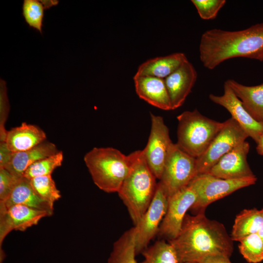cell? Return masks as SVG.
I'll return each mask as SVG.
<instances>
[{
    "instance_id": "cell-1",
    "label": "cell",
    "mask_w": 263,
    "mask_h": 263,
    "mask_svg": "<svg viewBox=\"0 0 263 263\" xmlns=\"http://www.w3.org/2000/svg\"><path fill=\"white\" fill-rule=\"evenodd\" d=\"M168 242L174 247L179 263H198L213 254L230 257L233 251V241L224 225L208 219L204 212L187 214L179 234Z\"/></svg>"
},
{
    "instance_id": "cell-2",
    "label": "cell",
    "mask_w": 263,
    "mask_h": 263,
    "mask_svg": "<svg viewBox=\"0 0 263 263\" xmlns=\"http://www.w3.org/2000/svg\"><path fill=\"white\" fill-rule=\"evenodd\" d=\"M200 59L203 66L213 70L235 57L263 61V22L238 31L211 29L202 35Z\"/></svg>"
},
{
    "instance_id": "cell-3",
    "label": "cell",
    "mask_w": 263,
    "mask_h": 263,
    "mask_svg": "<svg viewBox=\"0 0 263 263\" xmlns=\"http://www.w3.org/2000/svg\"><path fill=\"white\" fill-rule=\"evenodd\" d=\"M128 155L130 171L117 193L135 225L150 205L157 183L142 150H135Z\"/></svg>"
},
{
    "instance_id": "cell-4",
    "label": "cell",
    "mask_w": 263,
    "mask_h": 263,
    "mask_svg": "<svg viewBox=\"0 0 263 263\" xmlns=\"http://www.w3.org/2000/svg\"><path fill=\"white\" fill-rule=\"evenodd\" d=\"M94 184L107 193L118 192L130 169L129 155L112 147H95L84 157Z\"/></svg>"
},
{
    "instance_id": "cell-5",
    "label": "cell",
    "mask_w": 263,
    "mask_h": 263,
    "mask_svg": "<svg viewBox=\"0 0 263 263\" xmlns=\"http://www.w3.org/2000/svg\"><path fill=\"white\" fill-rule=\"evenodd\" d=\"M178 147L197 158L207 150L224 125L202 114L197 110L185 111L177 117Z\"/></svg>"
},
{
    "instance_id": "cell-6",
    "label": "cell",
    "mask_w": 263,
    "mask_h": 263,
    "mask_svg": "<svg viewBox=\"0 0 263 263\" xmlns=\"http://www.w3.org/2000/svg\"><path fill=\"white\" fill-rule=\"evenodd\" d=\"M256 176L239 179H224L208 173L197 175L189 183L195 191L197 199L191 208L198 213L204 212L212 202L235 191L254 185Z\"/></svg>"
},
{
    "instance_id": "cell-7",
    "label": "cell",
    "mask_w": 263,
    "mask_h": 263,
    "mask_svg": "<svg viewBox=\"0 0 263 263\" xmlns=\"http://www.w3.org/2000/svg\"><path fill=\"white\" fill-rule=\"evenodd\" d=\"M197 175L196 158L173 143L158 182L168 198L187 187Z\"/></svg>"
},
{
    "instance_id": "cell-8",
    "label": "cell",
    "mask_w": 263,
    "mask_h": 263,
    "mask_svg": "<svg viewBox=\"0 0 263 263\" xmlns=\"http://www.w3.org/2000/svg\"><path fill=\"white\" fill-rule=\"evenodd\" d=\"M248 137L240 125L232 117L224 122L222 129L206 151L196 158L197 174L207 173L225 154Z\"/></svg>"
},
{
    "instance_id": "cell-9",
    "label": "cell",
    "mask_w": 263,
    "mask_h": 263,
    "mask_svg": "<svg viewBox=\"0 0 263 263\" xmlns=\"http://www.w3.org/2000/svg\"><path fill=\"white\" fill-rule=\"evenodd\" d=\"M168 202V196L158 183L150 205L138 222L133 226L136 255L142 253L147 247L150 242L157 235L167 211Z\"/></svg>"
},
{
    "instance_id": "cell-10",
    "label": "cell",
    "mask_w": 263,
    "mask_h": 263,
    "mask_svg": "<svg viewBox=\"0 0 263 263\" xmlns=\"http://www.w3.org/2000/svg\"><path fill=\"white\" fill-rule=\"evenodd\" d=\"M151 127L148 141L142 150L146 162L156 179H160L173 144L163 118L150 113Z\"/></svg>"
},
{
    "instance_id": "cell-11",
    "label": "cell",
    "mask_w": 263,
    "mask_h": 263,
    "mask_svg": "<svg viewBox=\"0 0 263 263\" xmlns=\"http://www.w3.org/2000/svg\"><path fill=\"white\" fill-rule=\"evenodd\" d=\"M196 199V193L189 185L170 197L158 236L168 241L176 238L181 231L187 212L191 208Z\"/></svg>"
},
{
    "instance_id": "cell-12",
    "label": "cell",
    "mask_w": 263,
    "mask_h": 263,
    "mask_svg": "<svg viewBox=\"0 0 263 263\" xmlns=\"http://www.w3.org/2000/svg\"><path fill=\"white\" fill-rule=\"evenodd\" d=\"M224 90V94L221 95L210 94V100L226 109L248 137L257 143L263 132V123L257 121L249 114L226 82Z\"/></svg>"
},
{
    "instance_id": "cell-13",
    "label": "cell",
    "mask_w": 263,
    "mask_h": 263,
    "mask_svg": "<svg viewBox=\"0 0 263 263\" xmlns=\"http://www.w3.org/2000/svg\"><path fill=\"white\" fill-rule=\"evenodd\" d=\"M249 144L244 141L223 156L207 173L224 179H239L255 176L247 161Z\"/></svg>"
},
{
    "instance_id": "cell-14",
    "label": "cell",
    "mask_w": 263,
    "mask_h": 263,
    "mask_svg": "<svg viewBox=\"0 0 263 263\" xmlns=\"http://www.w3.org/2000/svg\"><path fill=\"white\" fill-rule=\"evenodd\" d=\"M51 215L47 211L38 210L21 205L11 206L0 210V244L12 230L24 231L37 225L39 221Z\"/></svg>"
},
{
    "instance_id": "cell-15",
    "label": "cell",
    "mask_w": 263,
    "mask_h": 263,
    "mask_svg": "<svg viewBox=\"0 0 263 263\" xmlns=\"http://www.w3.org/2000/svg\"><path fill=\"white\" fill-rule=\"evenodd\" d=\"M197 78V71L189 61L164 79L171 109L181 107L191 91Z\"/></svg>"
},
{
    "instance_id": "cell-16",
    "label": "cell",
    "mask_w": 263,
    "mask_h": 263,
    "mask_svg": "<svg viewBox=\"0 0 263 263\" xmlns=\"http://www.w3.org/2000/svg\"><path fill=\"white\" fill-rule=\"evenodd\" d=\"M133 79L135 92L139 98L161 110H172L164 79L135 75Z\"/></svg>"
},
{
    "instance_id": "cell-17",
    "label": "cell",
    "mask_w": 263,
    "mask_h": 263,
    "mask_svg": "<svg viewBox=\"0 0 263 263\" xmlns=\"http://www.w3.org/2000/svg\"><path fill=\"white\" fill-rule=\"evenodd\" d=\"M21 205L53 214L54 207L40 198L32 188L29 180L23 176L18 180L8 198L0 202V210Z\"/></svg>"
},
{
    "instance_id": "cell-18",
    "label": "cell",
    "mask_w": 263,
    "mask_h": 263,
    "mask_svg": "<svg viewBox=\"0 0 263 263\" xmlns=\"http://www.w3.org/2000/svg\"><path fill=\"white\" fill-rule=\"evenodd\" d=\"M45 132L39 127L22 123L7 131L5 143L13 152L25 151L46 141Z\"/></svg>"
},
{
    "instance_id": "cell-19",
    "label": "cell",
    "mask_w": 263,
    "mask_h": 263,
    "mask_svg": "<svg viewBox=\"0 0 263 263\" xmlns=\"http://www.w3.org/2000/svg\"><path fill=\"white\" fill-rule=\"evenodd\" d=\"M188 61L186 56L181 52L156 57L140 65L134 75L165 79Z\"/></svg>"
},
{
    "instance_id": "cell-20",
    "label": "cell",
    "mask_w": 263,
    "mask_h": 263,
    "mask_svg": "<svg viewBox=\"0 0 263 263\" xmlns=\"http://www.w3.org/2000/svg\"><path fill=\"white\" fill-rule=\"evenodd\" d=\"M58 151L55 144L45 141L30 150L13 152L11 160L4 168L15 175L22 177L32 164Z\"/></svg>"
},
{
    "instance_id": "cell-21",
    "label": "cell",
    "mask_w": 263,
    "mask_h": 263,
    "mask_svg": "<svg viewBox=\"0 0 263 263\" xmlns=\"http://www.w3.org/2000/svg\"><path fill=\"white\" fill-rule=\"evenodd\" d=\"M225 82L249 114L257 121L263 123V83L248 86L234 79Z\"/></svg>"
},
{
    "instance_id": "cell-22",
    "label": "cell",
    "mask_w": 263,
    "mask_h": 263,
    "mask_svg": "<svg viewBox=\"0 0 263 263\" xmlns=\"http://www.w3.org/2000/svg\"><path fill=\"white\" fill-rule=\"evenodd\" d=\"M263 225V213L256 208L244 209L237 215L231 232L232 241H240L245 237L258 233Z\"/></svg>"
},
{
    "instance_id": "cell-23",
    "label": "cell",
    "mask_w": 263,
    "mask_h": 263,
    "mask_svg": "<svg viewBox=\"0 0 263 263\" xmlns=\"http://www.w3.org/2000/svg\"><path fill=\"white\" fill-rule=\"evenodd\" d=\"M134 227L126 231L114 243L108 263H137L135 259Z\"/></svg>"
},
{
    "instance_id": "cell-24",
    "label": "cell",
    "mask_w": 263,
    "mask_h": 263,
    "mask_svg": "<svg viewBox=\"0 0 263 263\" xmlns=\"http://www.w3.org/2000/svg\"><path fill=\"white\" fill-rule=\"evenodd\" d=\"M141 253L144 257L141 263H179L174 247L164 240L156 241Z\"/></svg>"
},
{
    "instance_id": "cell-25",
    "label": "cell",
    "mask_w": 263,
    "mask_h": 263,
    "mask_svg": "<svg viewBox=\"0 0 263 263\" xmlns=\"http://www.w3.org/2000/svg\"><path fill=\"white\" fill-rule=\"evenodd\" d=\"M63 154L61 151L35 162L24 172L23 176L30 180L32 178L51 175L53 171L61 166Z\"/></svg>"
},
{
    "instance_id": "cell-26",
    "label": "cell",
    "mask_w": 263,
    "mask_h": 263,
    "mask_svg": "<svg viewBox=\"0 0 263 263\" xmlns=\"http://www.w3.org/2000/svg\"><path fill=\"white\" fill-rule=\"evenodd\" d=\"M29 181L35 193L51 206L54 207V203L61 198L51 175L35 177Z\"/></svg>"
},
{
    "instance_id": "cell-27",
    "label": "cell",
    "mask_w": 263,
    "mask_h": 263,
    "mask_svg": "<svg viewBox=\"0 0 263 263\" xmlns=\"http://www.w3.org/2000/svg\"><path fill=\"white\" fill-rule=\"evenodd\" d=\"M239 242L240 252L248 263H259L263 261V244L258 233L248 235Z\"/></svg>"
},
{
    "instance_id": "cell-28",
    "label": "cell",
    "mask_w": 263,
    "mask_h": 263,
    "mask_svg": "<svg viewBox=\"0 0 263 263\" xmlns=\"http://www.w3.org/2000/svg\"><path fill=\"white\" fill-rule=\"evenodd\" d=\"M44 8L38 0H24L22 6V14L26 23L31 28L42 33Z\"/></svg>"
},
{
    "instance_id": "cell-29",
    "label": "cell",
    "mask_w": 263,
    "mask_h": 263,
    "mask_svg": "<svg viewBox=\"0 0 263 263\" xmlns=\"http://www.w3.org/2000/svg\"><path fill=\"white\" fill-rule=\"evenodd\" d=\"M199 17L204 20L215 19L226 3L225 0H191Z\"/></svg>"
},
{
    "instance_id": "cell-30",
    "label": "cell",
    "mask_w": 263,
    "mask_h": 263,
    "mask_svg": "<svg viewBox=\"0 0 263 263\" xmlns=\"http://www.w3.org/2000/svg\"><path fill=\"white\" fill-rule=\"evenodd\" d=\"M10 110V105L7 94L6 82L0 80V142L5 141L7 131L5 128Z\"/></svg>"
},
{
    "instance_id": "cell-31",
    "label": "cell",
    "mask_w": 263,
    "mask_h": 263,
    "mask_svg": "<svg viewBox=\"0 0 263 263\" xmlns=\"http://www.w3.org/2000/svg\"><path fill=\"white\" fill-rule=\"evenodd\" d=\"M21 177L13 174L5 168H0V202L8 198Z\"/></svg>"
},
{
    "instance_id": "cell-32",
    "label": "cell",
    "mask_w": 263,
    "mask_h": 263,
    "mask_svg": "<svg viewBox=\"0 0 263 263\" xmlns=\"http://www.w3.org/2000/svg\"><path fill=\"white\" fill-rule=\"evenodd\" d=\"M13 152L7 146L5 141L0 142V168H4L9 163Z\"/></svg>"
},
{
    "instance_id": "cell-33",
    "label": "cell",
    "mask_w": 263,
    "mask_h": 263,
    "mask_svg": "<svg viewBox=\"0 0 263 263\" xmlns=\"http://www.w3.org/2000/svg\"><path fill=\"white\" fill-rule=\"evenodd\" d=\"M229 258L222 254H210L204 257L198 263H231Z\"/></svg>"
},
{
    "instance_id": "cell-34",
    "label": "cell",
    "mask_w": 263,
    "mask_h": 263,
    "mask_svg": "<svg viewBox=\"0 0 263 263\" xmlns=\"http://www.w3.org/2000/svg\"><path fill=\"white\" fill-rule=\"evenodd\" d=\"M40 1L42 4L45 10H46L52 6L57 5L59 3V0H40Z\"/></svg>"
},
{
    "instance_id": "cell-35",
    "label": "cell",
    "mask_w": 263,
    "mask_h": 263,
    "mask_svg": "<svg viewBox=\"0 0 263 263\" xmlns=\"http://www.w3.org/2000/svg\"><path fill=\"white\" fill-rule=\"evenodd\" d=\"M256 150L258 154L263 156V132L257 143Z\"/></svg>"
},
{
    "instance_id": "cell-36",
    "label": "cell",
    "mask_w": 263,
    "mask_h": 263,
    "mask_svg": "<svg viewBox=\"0 0 263 263\" xmlns=\"http://www.w3.org/2000/svg\"><path fill=\"white\" fill-rule=\"evenodd\" d=\"M258 234L260 237L262 241L263 244V225L262 226V227L260 229V230L258 232Z\"/></svg>"
},
{
    "instance_id": "cell-37",
    "label": "cell",
    "mask_w": 263,
    "mask_h": 263,
    "mask_svg": "<svg viewBox=\"0 0 263 263\" xmlns=\"http://www.w3.org/2000/svg\"><path fill=\"white\" fill-rule=\"evenodd\" d=\"M261 210H262V212H263V208L262 209H261Z\"/></svg>"
},
{
    "instance_id": "cell-38",
    "label": "cell",
    "mask_w": 263,
    "mask_h": 263,
    "mask_svg": "<svg viewBox=\"0 0 263 263\" xmlns=\"http://www.w3.org/2000/svg\"></svg>"
}]
</instances>
